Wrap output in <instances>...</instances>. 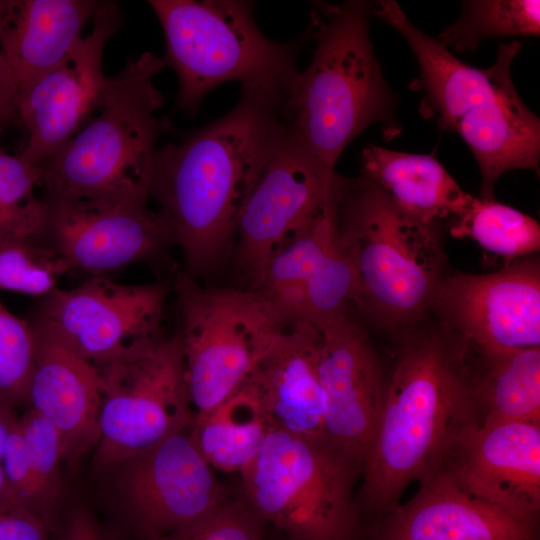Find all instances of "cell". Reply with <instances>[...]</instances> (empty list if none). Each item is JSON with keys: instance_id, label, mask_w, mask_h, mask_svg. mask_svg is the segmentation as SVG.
<instances>
[{"instance_id": "cell-27", "label": "cell", "mask_w": 540, "mask_h": 540, "mask_svg": "<svg viewBox=\"0 0 540 540\" xmlns=\"http://www.w3.org/2000/svg\"><path fill=\"white\" fill-rule=\"evenodd\" d=\"M454 238H470L505 265L531 256L540 249V226L531 216L497 202L473 197L467 209L454 218Z\"/></svg>"}, {"instance_id": "cell-12", "label": "cell", "mask_w": 540, "mask_h": 540, "mask_svg": "<svg viewBox=\"0 0 540 540\" xmlns=\"http://www.w3.org/2000/svg\"><path fill=\"white\" fill-rule=\"evenodd\" d=\"M344 180L288 128L237 219L234 264L244 288L253 289L271 258L320 220Z\"/></svg>"}, {"instance_id": "cell-1", "label": "cell", "mask_w": 540, "mask_h": 540, "mask_svg": "<svg viewBox=\"0 0 540 540\" xmlns=\"http://www.w3.org/2000/svg\"><path fill=\"white\" fill-rule=\"evenodd\" d=\"M284 100L242 88L228 113L158 148L148 199L159 204L189 276L212 272L233 248L239 213L288 132Z\"/></svg>"}, {"instance_id": "cell-8", "label": "cell", "mask_w": 540, "mask_h": 540, "mask_svg": "<svg viewBox=\"0 0 540 540\" xmlns=\"http://www.w3.org/2000/svg\"><path fill=\"white\" fill-rule=\"evenodd\" d=\"M239 474L250 504L286 539L361 540V470L324 435L273 429Z\"/></svg>"}, {"instance_id": "cell-40", "label": "cell", "mask_w": 540, "mask_h": 540, "mask_svg": "<svg viewBox=\"0 0 540 540\" xmlns=\"http://www.w3.org/2000/svg\"><path fill=\"white\" fill-rule=\"evenodd\" d=\"M265 540H288V539H286L283 535H281L279 532L274 530L271 535L267 534Z\"/></svg>"}, {"instance_id": "cell-4", "label": "cell", "mask_w": 540, "mask_h": 540, "mask_svg": "<svg viewBox=\"0 0 540 540\" xmlns=\"http://www.w3.org/2000/svg\"><path fill=\"white\" fill-rule=\"evenodd\" d=\"M371 4L318 2L305 30L312 60L291 85L281 115L289 130L328 169L367 127L393 135L395 99L374 53Z\"/></svg>"}, {"instance_id": "cell-19", "label": "cell", "mask_w": 540, "mask_h": 540, "mask_svg": "<svg viewBox=\"0 0 540 540\" xmlns=\"http://www.w3.org/2000/svg\"><path fill=\"white\" fill-rule=\"evenodd\" d=\"M339 193L308 232L271 258L253 288L291 321L321 328L354 307L355 273L336 235Z\"/></svg>"}, {"instance_id": "cell-23", "label": "cell", "mask_w": 540, "mask_h": 540, "mask_svg": "<svg viewBox=\"0 0 540 540\" xmlns=\"http://www.w3.org/2000/svg\"><path fill=\"white\" fill-rule=\"evenodd\" d=\"M94 0H17L0 48L9 89L16 101L36 77L55 66L82 37L93 18Z\"/></svg>"}, {"instance_id": "cell-16", "label": "cell", "mask_w": 540, "mask_h": 540, "mask_svg": "<svg viewBox=\"0 0 540 540\" xmlns=\"http://www.w3.org/2000/svg\"><path fill=\"white\" fill-rule=\"evenodd\" d=\"M92 20V31L18 97L17 120L27 131L20 155L34 166L55 155L101 104L108 77L102 67L104 48L123 17L116 2L98 1Z\"/></svg>"}, {"instance_id": "cell-36", "label": "cell", "mask_w": 540, "mask_h": 540, "mask_svg": "<svg viewBox=\"0 0 540 540\" xmlns=\"http://www.w3.org/2000/svg\"><path fill=\"white\" fill-rule=\"evenodd\" d=\"M57 540H115L86 508L73 510L65 520Z\"/></svg>"}, {"instance_id": "cell-35", "label": "cell", "mask_w": 540, "mask_h": 540, "mask_svg": "<svg viewBox=\"0 0 540 540\" xmlns=\"http://www.w3.org/2000/svg\"><path fill=\"white\" fill-rule=\"evenodd\" d=\"M49 527L17 504H0V540H50Z\"/></svg>"}, {"instance_id": "cell-10", "label": "cell", "mask_w": 540, "mask_h": 540, "mask_svg": "<svg viewBox=\"0 0 540 540\" xmlns=\"http://www.w3.org/2000/svg\"><path fill=\"white\" fill-rule=\"evenodd\" d=\"M98 369L102 398L95 462L100 471L191 426L194 412L176 334Z\"/></svg>"}, {"instance_id": "cell-37", "label": "cell", "mask_w": 540, "mask_h": 540, "mask_svg": "<svg viewBox=\"0 0 540 540\" xmlns=\"http://www.w3.org/2000/svg\"><path fill=\"white\" fill-rule=\"evenodd\" d=\"M17 0H0V39L4 28L14 16ZM16 101L8 87L0 48V132L17 119Z\"/></svg>"}, {"instance_id": "cell-33", "label": "cell", "mask_w": 540, "mask_h": 540, "mask_svg": "<svg viewBox=\"0 0 540 540\" xmlns=\"http://www.w3.org/2000/svg\"><path fill=\"white\" fill-rule=\"evenodd\" d=\"M30 464L40 499L51 528L53 510L60 492V463L64 460L60 435L56 428L32 409L19 416Z\"/></svg>"}, {"instance_id": "cell-3", "label": "cell", "mask_w": 540, "mask_h": 540, "mask_svg": "<svg viewBox=\"0 0 540 540\" xmlns=\"http://www.w3.org/2000/svg\"><path fill=\"white\" fill-rule=\"evenodd\" d=\"M371 14L395 28L413 51L419 75L412 86L423 93L420 112L467 144L481 173L480 198L493 200L497 180L508 171H538L540 121L519 97L511 76L519 41L501 43L496 61L481 69L422 32L397 2L377 1Z\"/></svg>"}, {"instance_id": "cell-18", "label": "cell", "mask_w": 540, "mask_h": 540, "mask_svg": "<svg viewBox=\"0 0 540 540\" xmlns=\"http://www.w3.org/2000/svg\"><path fill=\"white\" fill-rule=\"evenodd\" d=\"M433 474L517 519L539 524L540 424L470 426Z\"/></svg>"}, {"instance_id": "cell-25", "label": "cell", "mask_w": 540, "mask_h": 540, "mask_svg": "<svg viewBox=\"0 0 540 540\" xmlns=\"http://www.w3.org/2000/svg\"><path fill=\"white\" fill-rule=\"evenodd\" d=\"M478 353L472 362L478 425L540 424V347Z\"/></svg>"}, {"instance_id": "cell-7", "label": "cell", "mask_w": 540, "mask_h": 540, "mask_svg": "<svg viewBox=\"0 0 540 540\" xmlns=\"http://www.w3.org/2000/svg\"><path fill=\"white\" fill-rule=\"evenodd\" d=\"M165 38L166 67L177 75V106L194 113L204 97L226 82L286 97L299 70L297 55L308 37L278 42L264 35L254 5L244 0H150Z\"/></svg>"}, {"instance_id": "cell-6", "label": "cell", "mask_w": 540, "mask_h": 540, "mask_svg": "<svg viewBox=\"0 0 540 540\" xmlns=\"http://www.w3.org/2000/svg\"><path fill=\"white\" fill-rule=\"evenodd\" d=\"M165 67L146 51L107 77L94 115L38 167L44 193L147 203L157 143L170 124L156 114L164 97L154 79Z\"/></svg>"}, {"instance_id": "cell-34", "label": "cell", "mask_w": 540, "mask_h": 540, "mask_svg": "<svg viewBox=\"0 0 540 540\" xmlns=\"http://www.w3.org/2000/svg\"><path fill=\"white\" fill-rule=\"evenodd\" d=\"M0 463L19 505L41 518L50 529L19 420L7 440Z\"/></svg>"}, {"instance_id": "cell-21", "label": "cell", "mask_w": 540, "mask_h": 540, "mask_svg": "<svg viewBox=\"0 0 540 540\" xmlns=\"http://www.w3.org/2000/svg\"><path fill=\"white\" fill-rule=\"evenodd\" d=\"M374 540H539V524L517 519L433 474L405 504L376 520Z\"/></svg>"}, {"instance_id": "cell-11", "label": "cell", "mask_w": 540, "mask_h": 540, "mask_svg": "<svg viewBox=\"0 0 540 540\" xmlns=\"http://www.w3.org/2000/svg\"><path fill=\"white\" fill-rule=\"evenodd\" d=\"M101 471L120 530L133 540L162 536L231 494L197 450L190 427Z\"/></svg>"}, {"instance_id": "cell-2", "label": "cell", "mask_w": 540, "mask_h": 540, "mask_svg": "<svg viewBox=\"0 0 540 540\" xmlns=\"http://www.w3.org/2000/svg\"><path fill=\"white\" fill-rule=\"evenodd\" d=\"M394 333L395 362L356 495L361 520L394 510L408 485L429 476L478 425L470 347L422 319Z\"/></svg>"}, {"instance_id": "cell-20", "label": "cell", "mask_w": 540, "mask_h": 540, "mask_svg": "<svg viewBox=\"0 0 540 540\" xmlns=\"http://www.w3.org/2000/svg\"><path fill=\"white\" fill-rule=\"evenodd\" d=\"M32 328L35 357L26 405L56 428L64 460L75 462L99 440L101 374L53 336Z\"/></svg>"}, {"instance_id": "cell-29", "label": "cell", "mask_w": 540, "mask_h": 540, "mask_svg": "<svg viewBox=\"0 0 540 540\" xmlns=\"http://www.w3.org/2000/svg\"><path fill=\"white\" fill-rule=\"evenodd\" d=\"M36 187L40 169L20 154L0 150V247L39 240L44 203Z\"/></svg>"}, {"instance_id": "cell-14", "label": "cell", "mask_w": 540, "mask_h": 540, "mask_svg": "<svg viewBox=\"0 0 540 540\" xmlns=\"http://www.w3.org/2000/svg\"><path fill=\"white\" fill-rule=\"evenodd\" d=\"M39 241L65 261L70 272L92 276L157 260L175 245L170 227L147 203L44 193Z\"/></svg>"}, {"instance_id": "cell-9", "label": "cell", "mask_w": 540, "mask_h": 540, "mask_svg": "<svg viewBox=\"0 0 540 540\" xmlns=\"http://www.w3.org/2000/svg\"><path fill=\"white\" fill-rule=\"evenodd\" d=\"M179 339L194 417L236 393L254 365L291 322L260 292L205 287L175 275Z\"/></svg>"}, {"instance_id": "cell-24", "label": "cell", "mask_w": 540, "mask_h": 540, "mask_svg": "<svg viewBox=\"0 0 540 540\" xmlns=\"http://www.w3.org/2000/svg\"><path fill=\"white\" fill-rule=\"evenodd\" d=\"M361 176L401 211L426 224L462 214L473 196L466 193L432 155L368 145L361 154Z\"/></svg>"}, {"instance_id": "cell-26", "label": "cell", "mask_w": 540, "mask_h": 540, "mask_svg": "<svg viewBox=\"0 0 540 540\" xmlns=\"http://www.w3.org/2000/svg\"><path fill=\"white\" fill-rule=\"evenodd\" d=\"M271 430L256 399L241 386L207 414L194 417L190 435L212 468L240 473L256 457Z\"/></svg>"}, {"instance_id": "cell-22", "label": "cell", "mask_w": 540, "mask_h": 540, "mask_svg": "<svg viewBox=\"0 0 540 540\" xmlns=\"http://www.w3.org/2000/svg\"><path fill=\"white\" fill-rule=\"evenodd\" d=\"M319 341L318 327L306 321L291 322L242 384L272 430L324 435Z\"/></svg>"}, {"instance_id": "cell-5", "label": "cell", "mask_w": 540, "mask_h": 540, "mask_svg": "<svg viewBox=\"0 0 540 540\" xmlns=\"http://www.w3.org/2000/svg\"><path fill=\"white\" fill-rule=\"evenodd\" d=\"M335 224L355 273L354 307L393 332L421 320L445 277L435 224L408 216L361 175L345 178Z\"/></svg>"}, {"instance_id": "cell-32", "label": "cell", "mask_w": 540, "mask_h": 540, "mask_svg": "<svg viewBox=\"0 0 540 540\" xmlns=\"http://www.w3.org/2000/svg\"><path fill=\"white\" fill-rule=\"evenodd\" d=\"M35 357L30 322L11 313L0 301V400L16 408L26 405Z\"/></svg>"}, {"instance_id": "cell-13", "label": "cell", "mask_w": 540, "mask_h": 540, "mask_svg": "<svg viewBox=\"0 0 540 540\" xmlns=\"http://www.w3.org/2000/svg\"><path fill=\"white\" fill-rule=\"evenodd\" d=\"M168 294L164 282L131 285L92 276L42 298L29 322L99 368L165 336Z\"/></svg>"}, {"instance_id": "cell-17", "label": "cell", "mask_w": 540, "mask_h": 540, "mask_svg": "<svg viewBox=\"0 0 540 540\" xmlns=\"http://www.w3.org/2000/svg\"><path fill=\"white\" fill-rule=\"evenodd\" d=\"M319 329L324 436L362 473L387 379L369 335L352 309Z\"/></svg>"}, {"instance_id": "cell-15", "label": "cell", "mask_w": 540, "mask_h": 540, "mask_svg": "<svg viewBox=\"0 0 540 540\" xmlns=\"http://www.w3.org/2000/svg\"><path fill=\"white\" fill-rule=\"evenodd\" d=\"M429 311L478 352L540 347L539 260L528 256L492 273L445 276Z\"/></svg>"}, {"instance_id": "cell-38", "label": "cell", "mask_w": 540, "mask_h": 540, "mask_svg": "<svg viewBox=\"0 0 540 540\" xmlns=\"http://www.w3.org/2000/svg\"><path fill=\"white\" fill-rule=\"evenodd\" d=\"M19 420L15 408L0 400V462L5 445Z\"/></svg>"}, {"instance_id": "cell-28", "label": "cell", "mask_w": 540, "mask_h": 540, "mask_svg": "<svg viewBox=\"0 0 540 540\" xmlns=\"http://www.w3.org/2000/svg\"><path fill=\"white\" fill-rule=\"evenodd\" d=\"M540 34L539 0H470L459 18L434 39L449 51L473 52L494 37H536Z\"/></svg>"}, {"instance_id": "cell-30", "label": "cell", "mask_w": 540, "mask_h": 540, "mask_svg": "<svg viewBox=\"0 0 540 540\" xmlns=\"http://www.w3.org/2000/svg\"><path fill=\"white\" fill-rule=\"evenodd\" d=\"M69 273L61 256L39 240L0 247V289L44 298Z\"/></svg>"}, {"instance_id": "cell-31", "label": "cell", "mask_w": 540, "mask_h": 540, "mask_svg": "<svg viewBox=\"0 0 540 540\" xmlns=\"http://www.w3.org/2000/svg\"><path fill=\"white\" fill-rule=\"evenodd\" d=\"M268 527L240 489L201 517L150 540H265Z\"/></svg>"}, {"instance_id": "cell-39", "label": "cell", "mask_w": 540, "mask_h": 540, "mask_svg": "<svg viewBox=\"0 0 540 540\" xmlns=\"http://www.w3.org/2000/svg\"><path fill=\"white\" fill-rule=\"evenodd\" d=\"M2 503H10V504H17V502L8 482L5 477L3 468L0 463V504Z\"/></svg>"}]
</instances>
